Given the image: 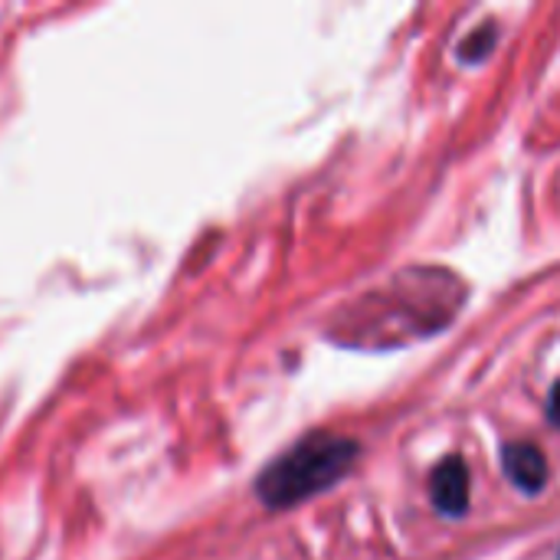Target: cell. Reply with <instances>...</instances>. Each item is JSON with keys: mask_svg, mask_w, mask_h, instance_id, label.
Returning <instances> with one entry per match:
<instances>
[{"mask_svg": "<svg viewBox=\"0 0 560 560\" xmlns=\"http://www.w3.org/2000/svg\"><path fill=\"white\" fill-rule=\"evenodd\" d=\"M469 495H472V479L469 466L463 456H446L436 463L430 472V499L433 509L446 518H463L469 512Z\"/></svg>", "mask_w": 560, "mask_h": 560, "instance_id": "7a4b0ae2", "label": "cell"}, {"mask_svg": "<svg viewBox=\"0 0 560 560\" xmlns=\"http://www.w3.org/2000/svg\"><path fill=\"white\" fill-rule=\"evenodd\" d=\"M502 466H505V476L512 479V486L525 495H541L548 479H551V466H548L545 450L528 443V440L509 443L502 453Z\"/></svg>", "mask_w": 560, "mask_h": 560, "instance_id": "3957f363", "label": "cell"}, {"mask_svg": "<svg viewBox=\"0 0 560 560\" xmlns=\"http://www.w3.org/2000/svg\"><path fill=\"white\" fill-rule=\"evenodd\" d=\"M548 420L560 427V381L551 387V397H548Z\"/></svg>", "mask_w": 560, "mask_h": 560, "instance_id": "5b68a950", "label": "cell"}, {"mask_svg": "<svg viewBox=\"0 0 560 560\" xmlns=\"http://www.w3.org/2000/svg\"><path fill=\"white\" fill-rule=\"evenodd\" d=\"M499 26L495 23H482V26H476L463 43H459V49H456V56L463 59V62H469V66H476V62H482L495 46H499Z\"/></svg>", "mask_w": 560, "mask_h": 560, "instance_id": "277c9868", "label": "cell"}, {"mask_svg": "<svg viewBox=\"0 0 560 560\" xmlns=\"http://www.w3.org/2000/svg\"><path fill=\"white\" fill-rule=\"evenodd\" d=\"M358 456V440L335 433H308L262 469V476L256 479V495L269 509L302 505L338 486L354 469Z\"/></svg>", "mask_w": 560, "mask_h": 560, "instance_id": "6da1fadb", "label": "cell"}, {"mask_svg": "<svg viewBox=\"0 0 560 560\" xmlns=\"http://www.w3.org/2000/svg\"><path fill=\"white\" fill-rule=\"evenodd\" d=\"M558 558H560V555H558Z\"/></svg>", "mask_w": 560, "mask_h": 560, "instance_id": "8992f818", "label": "cell"}]
</instances>
